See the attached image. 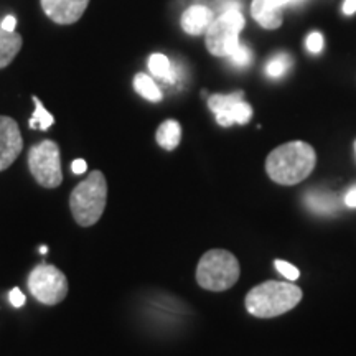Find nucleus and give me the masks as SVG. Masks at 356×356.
<instances>
[{"instance_id": "f257e3e1", "label": "nucleus", "mask_w": 356, "mask_h": 356, "mask_svg": "<svg viewBox=\"0 0 356 356\" xmlns=\"http://www.w3.org/2000/svg\"><path fill=\"white\" fill-rule=\"evenodd\" d=\"M317 154L307 142L296 140L279 145L267 155L266 172L279 185H297L314 172Z\"/></svg>"}, {"instance_id": "f03ea898", "label": "nucleus", "mask_w": 356, "mask_h": 356, "mask_svg": "<svg viewBox=\"0 0 356 356\" xmlns=\"http://www.w3.org/2000/svg\"><path fill=\"white\" fill-rule=\"evenodd\" d=\"M302 296V289L293 282L267 280L248 292L246 310L257 318L279 317L299 304Z\"/></svg>"}, {"instance_id": "7ed1b4c3", "label": "nucleus", "mask_w": 356, "mask_h": 356, "mask_svg": "<svg viewBox=\"0 0 356 356\" xmlns=\"http://www.w3.org/2000/svg\"><path fill=\"white\" fill-rule=\"evenodd\" d=\"M108 200V181L104 173L92 170L86 180L74 186L70 195V210L81 228H89L101 220Z\"/></svg>"}, {"instance_id": "20e7f679", "label": "nucleus", "mask_w": 356, "mask_h": 356, "mask_svg": "<svg viewBox=\"0 0 356 356\" xmlns=\"http://www.w3.org/2000/svg\"><path fill=\"white\" fill-rule=\"evenodd\" d=\"M241 267L233 252L225 249L207 251L197 266V282L204 291H228L238 282Z\"/></svg>"}, {"instance_id": "39448f33", "label": "nucleus", "mask_w": 356, "mask_h": 356, "mask_svg": "<svg viewBox=\"0 0 356 356\" xmlns=\"http://www.w3.org/2000/svg\"><path fill=\"white\" fill-rule=\"evenodd\" d=\"M29 170L43 188H58L63 181L60 145L44 139L29 150Z\"/></svg>"}, {"instance_id": "423d86ee", "label": "nucleus", "mask_w": 356, "mask_h": 356, "mask_svg": "<svg viewBox=\"0 0 356 356\" xmlns=\"http://www.w3.org/2000/svg\"><path fill=\"white\" fill-rule=\"evenodd\" d=\"M244 29V17L239 10L222 12L207 30L208 51L213 56H231L239 47V33Z\"/></svg>"}, {"instance_id": "0eeeda50", "label": "nucleus", "mask_w": 356, "mask_h": 356, "mask_svg": "<svg viewBox=\"0 0 356 356\" xmlns=\"http://www.w3.org/2000/svg\"><path fill=\"white\" fill-rule=\"evenodd\" d=\"M30 293L43 305H58L68 296V279L55 266H37L29 275Z\"/></svg>"}, {"instance_id": "6e6552de", "label": "nucleus", "mask_w": 356, "mask_h": 356, "mask_svg": "<svg viewBox=\"0 0 356 356\" xmlns=\"http://www.w3.org/2000/svg\"><path fill=\"white\" fill-rule=\"evenodd\" d=\"M244 92L238 91L233 95H213L208 99V108L216 115V122L222 127L233 124H246L252 115V108L243 101Z\"/></svg>"}, {"instance_id": "1a4fd4ad", "label": "nucleus", "mask_w": 356, "mask_h": 356, "mask_svg": "<svg viewBox=\"0 0 356 356\" xmlns=\"http://www.w3.org/2000/svg\"><path fill=\"white\" fill-rule=\"evenodd\" d=\"M24 150V137L15 119L8 115H0V172L19 159Z\"/></svg>"}, {"instance_id": "9d476101", "label": "nucleus", "mask_w": 356, "mask_h": 356, "mask_svg": "<svg viewBox=\"0 0 356 356\" xmlns=\"http://www.w3.org/2000/svg\"><path fill=\"white\" fill-rule=\"evenodd\" d=\"M44 15L58 25H73L86 12L89 0H40Z\"/></svg>"}, {"instance_id": "9b49d317", "label": "nucleus", "mask_w": 356, "mask_h": 356, "mask_svg": "<svg viewBox=\"0 0 356 356\" xmlns=\"http://www.w3.org/2000/svg\"><path fill=\"white\" fill-rule=\"evenodd\" d=\"M213 22H215V13L211 8L204 6H191L181 15V29L185 33L198 37V35L207 33Z\"/></svg>"}, {"instance_id": "f8f14e48", "label": "nucleus", "mask_w": 356, "mask_h": 356, "mask_svg": "<svg viewBox=\"0 0 356 356\" xmlns=\"http://www.w3.org/2000/svg\"><path fill=\"white\" fill-rule=\"evenodd\" d=\"M251 15L264 29H279L282 25V7L270 6L267 0H252Z\"/></svg>"}, {"instance_id": "ddd939ff", "label": "nucleus", "mask_w": 356, "mask_h": 356, "mask_svg": "<svg viewBox=\"0 0 356 356\" xmlns=\"http://www.w3.org/2000/svg\"><path fill=\"white\" fill-rule=\"evenodd\" d=\"M305 207L317 215H333L338 210V200L332 191L310 190L304 197Z\"/></svg>"}, {"instance_id": "4468645a", "label": "nucleus", "mask_w": 356, "mask_h": 356, "mask_svg": "<svg viewBox=\"0 0 356 356\" xmlns=\"http://www.w3.org/2000/svg\"><path fill=\"white\" fill-rule=\"evenodd\" d=\"M22 44H24V38L20 33L7 32L0 25V70L12 65V61L22 50Z\"/></svg>"}, {"instance_id": "2eb2a0df", "label": "nucleus", "mask_w": 356, "mask_h": 356, "mask_svg": "<svg viewBox=\"0 0 356 356\" xmlns=\"http://www.w3.org/2000/svg\"><path fill=\"white\" fill-rule=\"evenodd\" d=\"M155 140L165 150H175L181 140V127L175 119H167L155 132Z\"/></svg>"}, {"instance_id": "dca6fc26", "label": "nucleus", "mask_w": 356, "mask_h": 356, "mask_svg": "<svg viewBox=\"0 0 356 356\" xmlns=\"http://www.w3.org/2000/svg\"><path fill=\"white\" fill-rule=\"evenodd\" d=\"M149 70L154 76L163 79L165 83H175V66H173L172 61L168 60L165 55H162V53H154V55L149 58Z\"/></svg>"}, {"instance_id": "f3484780", "label": "nucleus", "mask_w": 356, "mask_h": 356, "mask_svg": "<svg viewBox=\"0 0 356 356\" xmlns=\"http://www.w3.org/2000/svg\"><path fill=\"white\" fill-rule=\"evenodd\" d=\"M134 89H136L144 99L150 102H160L163 97L160 88L155 84L154 79L145 73L136 74V78H134Z\"/></svg>"}, {"instance_id": "a211bd4d", "label": "nucleus", "mask_w": 356, "mask_h": 356, "mask_svg": "<svg viewBox=\"0 0 356 356\" xmlns=\"http://www.w3.org/2000/svg\"><path fill=\"white\" fill-rule=\"evenodd\" d=\"M33 102H35V111H33V115L32 119H30L29 126L30 129H40V131H48L53 124H55V118L48 113L47 109H44L43 102L38 99L37 96L32 97Z\"/></svg>"}, {"instance_id": "6ab92c4d", "label": "nucleus", "mask_w": 356, "mask_h": 356, "mask_svg": "<svg viewBox=\"0 0 356 356\" xmlns=\"http://www.w3.org/2000/svg\"><path fill=\"white\" fill-rule=\"evenodd\" d=\"M291 65V56H289L287 53H279V55H274L269 61H267L266 74L269 78H280L287 73Z\"/></svg>"}, {"instance_id": "aec40b11", "label": "nucleus", "mask_w": 356, "mask_h": 356, "mask_svg": "<svg viewBox=\"0 0 356 356\" xmlns=\"http://www.w3.org/2000/svg\"><path fill=\"white\" fill-rule=\"evenodd\" d=\"M229 58H231V61H233V65L239 66V68H244V66H248L252 61V53L249 51L248 47L239 44V47L236 48L234 53Z\"/></svg>"}, {"instance_id": "412c9836", "label": "nucleus", "mask_w": 356, "mask_h": 356, "mask_svg": "<svg viewBox=\"0 0 356 356\" xmlns=\"http://www.w3.org/2000/svg\"><path fill=\"white\" fill-rule=\"evenodd\" d=\"M274 266H275V269H277L279 273L282 274L284 277H286L287 280H291V282H293V280L299 279V275H300L299 269H297L296 266H292L291 262H286V261H275V262H274Z\"/></svg>"}, {"instance_id": "4be33fe9", "label": "nucleus", "mask_w": 356, "mask_h": 356, "mask_svg": "<svg viewBox=\"0 0 356 356\" xmlns=\"http://www.w3.org/2000/svg\"><path fill=\"white\" fill-rule=\"evenodd\" d=\"M305 44H307V50H309V51L320 53V50L323 48V37L318 32L310 33L309 37H307Z\"/></svg>"}, {"instance_id": "5701e85b", "label": "nucleus", "mask_w": 356, "mask_h": 356, "mask_svg": "<svg viewBox=\"0 0 356 356\" xmlns=\"http://www.w3.org/2000/svg\"><path fill=\"white\" fill-rule=\"evenodd\" d=\"M8 299H10V304L15 307V309H20L22 305H25L26 302V297L25 293H22V291L19 287H13L10 291V296H8Z\"/></svg>"}, {"instance_id": "b1692460", "label": "nucleus", "mask_w": 356, "mask_h": 356, "mask_svg": "<svg viewBox=\"0 0 356 356\" xmlns=\"http://www.w3.org/2000/svg\"><path fill=\"white\" fill-rule=\"evenodd\" d=\"M71 170H73L74 175H81V173H84V172L88 170L86 160H83V159L74 160V162L71 163Z\"/></svg>"}, {"instance_id": "393cba45", "label": "nucleus", "mask_w": 356, "mask_h": 356, "mask_svg": "<svg viewBox=\"0 0 356 356\" xmlns=\"http://www.w3.org/2000/svg\"><path fill=\"white\" fill-rule=\"evenodd\" d=\"M2 29L7 30V32H15V26H17V19L13 15H7L6 19L2 20Z\"/></svg>"}, {"instance_id": "a878e982", "label": "nucleus", "mask_w": 356, "mask_h": 356, "mask_svg": "<svg viewBox=\"0 0 356 356\" xmlns=\"http://www.w3.org/2000/svg\"><path fill=\"white\" fill-rule=\"evenodd\" d=\"M345 204L348 208H356V186H353V188L345 195Z\"/></svg>"}, {"instance_id": "bb28decb", "label": "nucleus", "mask_w": 356, "mask_h": 356, "mask_svg": "<svg viewBox=\"0 0 356 356\" xmlns=\"http://www.w3.org/2000/svg\"><path fill=\"white\" fill-rule=\"evenodd\" d=\"M343 12L346 13V15H351V13H355L356 12V0H345Z\"/></svg>"}, {"instance_id": "cd10ccee", "label": "nucleus", "mask_w": 356, "mask_h": 356, "mask_svg": "<svg viewBox=\"0 0 356 356\" xmlns=\"http://www.w3.org/2000/svg\"><path fill=\"white\" fill-rule=\"evenodd\" d=\"M267 2H269L270 6H274V7H282L289 2H296V0H267Z\"/></svg>"}, {"instance_id": "c85d7f7f", "label": "nucleus", "mask_w": 356, "mask_h": 356, "mask_svg": "<svg viewBox=\"0 0 356 356\" xmlns=\"http://www.w3.org/2000/svg\"><path fill=\"white\" fill-rule=\"evenodd\" d=\"M47 251H48V248H47V246H42V248H40V252H42V254H47Z\"/></svg>"}, {"instance_id": "c756f323", "label": "nucleus", "mask_w": 356, "mask_h": 356, "mask_svg": "<svg viewBox=\"0 0 356 356\" xmlns=\"http://www.w3.org/2000/svg\"><path fill=\"white\" fill-rule=\"evenodd\" d=\"M355 154H356V140H355Z\"/></svg>"}]
</instances>
